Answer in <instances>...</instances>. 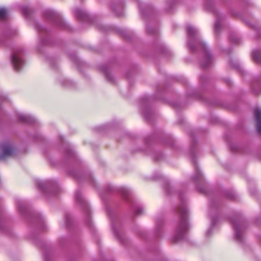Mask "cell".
Returning a JSON list of instances; mask_svg holds the SVG:
<instances>
[{
	"label": "cell",
	"instance_id": "obj_1",
	"mask_svg": "<svg viewBox=\"0 0 261 261\" xmlns=\"http://www.w3.org/2000/svg\"><path fill=\"white\" fill-rule=\"evenodd\" d=\"M254 122H255V130H256V133L259 134L260 133V127H259V109L256 107V110H255V114H254Z\"/></svg>",
	"mask_w": 261,
	"mask_h": 261
}]
</instances>
